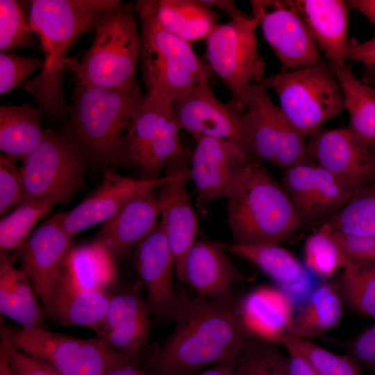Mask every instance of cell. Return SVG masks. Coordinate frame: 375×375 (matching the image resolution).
<instances>
[{
  "label": "cell",
  "mask_w": 375,
  "mask_h": 375,
  "mask_svg": "<svg viewBox=\"0 0 375 375\" xmlns=\"http://www.w3.org/2000/svg\"><path fill=\"white\" fill-rule=\"evenodd\" d=\"M176 326L150 360L158 375H189L236 361L251 334L238 308L201 296L186 297Z\"/></svg>",
  "instance_id": "cell-1"
},
{
  "label": "cell",
  "mask_w": 375,
  "mask_h": 375,
  "mask_svg": "<svg viewBox=\"0 0 375 375\" xmlns=\"http://www.w3.org/2000/svg\"><path fill=\"white\" fill-rule=\"evenodd\" d=\"M28 21L40 39L44 65L40 74L26 81L23 89L33 98L43 117L56 120L70 111L65 93L67 54L96 18L113 8L119 0H33Z\"/></svg>",
  "instance_id": "cell-2"
},
{
  "label": "cell",
  "mask_w": 375,
  "mask_h": 375,
  "mask_svg": "<svg viewBox=\"0 0 375 375\" xmlns=\"http://www.w3.org/2000/svg\"><path fill=\"white\" fill-rule=\"evenodd\" d=\"M144 101L138 82L116 89L76 81L65 131L86 159L119 165Z\"/></svg>",
  "instance_id": "cell-3"
},
{
  "label": "cell",
  "mask_w": 375,
  "mask_h": 375,
  "mask_svg": "<svg viewBox=\"0 0 375 375\" xmlns=\"http://www.w3.org/2000/svg\"><path fill=\"white\" fill-rule=\"evenodd\" d=\"M227 199V223L233 244H278L301 226L281 183L258 160Z\"/></svg>",
  "instance_id": "cell-4"
},
{
  "label": "cell",
  "mask_w": 375,
  "mask_h": 375,
  "mask_svg": "<svg viewBox=\"0 0 375 375\" xmlns=\"http://www.w3.org/2000/svg\"><path fill=\"white\" fill-rule=\"evenodd\" d=\"M133 3L122 2L96 18L90 28L93 42L76 68V81L116 89L137 83L140 31Z\"/></svg>",
  "instance_id": "cell-5"
},
{
  "label": "cell",
  "mask_w": 375,
  "mask_h": 375,
  "mask_svg": "<svg viewBox=\"0 0 375 375\" xmlns=\"http://www.w3.org/2000/svg\"><path fill=\"white\" fill-rule=\"evenodd\" d=\"M135 8L140 20V60L147 94L158 91L174 101L208 82L190 44L161 26L153 0L137 1Z\"/></svg>",
  "instance_id": "cell-6"
},
{
  "label": "cell",
  "mask_w": 375,
  "mask_h": 375,
  "mask_svg": "<svg viewBox=\"0 0 375 375\" xmlns=\"http://www.w3.org/2000/svg\"><path fill=\"white\" fill-rule=\"evenodd\" d=\"M1 340L18 350L44 360L61 375H105L127 365L137 355L108 346L99 338L83 339L46 328H16L1 319Z\"/></svg>",
  "instance_id": "cell-7"
},
{
  "label": "cell",
  "mask_w": 375,
  "mask_h": 375,
  "mask_svg": "<svg viewBox=\"0 0 375 375\" xmlns=\"http://www.w3.org/2000/svg\"><path fill=\"white\" fill-rule=\"evenodd\" d=\"M278 95L281 108L297 130L310 137L344 109L343 96L330 65L281 72L263 81Z\"/></svg>",
  "instance_id": "cell-8"
},
{
  "label": "cell",
  "mask_w": 375,
  "mask_h": 375,
  "mask_svg": "<svg viewBox=\"0 0 375 375\" xmlns=\"http://www.w3.org/2000/svg\"><path fill=\"white\" fill-rule=\"evenodd\" d=\"M86 160L65 130L47 129L20 167L23 192L19 206L52 196L71 197L83 187Z\"/></svg>",
  "instance_id": "cell-9"
},
{
  "label": "cell",
  "mask_w": 375,
  "mask_h": 375,
  "mask_svg": "<svg viewBox=\"0 0 375 375\" xmlns=\"http://www.w3.org/2000/svg\"><path fill=\"white\" fill-rule=\"evenodd\" d=\"M264 81L250 85L240 102L249 119V147L251 156L285 169L312 162L301 135L276 106Z\"/></svg>",
  "instance_id": "cell-10"
},
{
  "label": "cell",
  "mask_w": 375,
  "mask_h": 375,
  "mask_svg": "<svg viewBox=\"0 0 375 375\" xmlns=\"http://www.w3.org/2000/svg\"><path fill=\"white\" fill-rule=\"evenodd\" d=\"M173 101L158 91L147 93L127 138L120 165L139 168L142 178L162 177V170L185 151Z\"/></svg>",
  "instance_id": "cell-11"
},
{
  "label": "cell",
  "mask_w": 375,
  "mask_h": 375,
  "mask_svg": "<svg viewBox=\"0 0 375 375\" xmlns=\"http://www.w3.org/2000/svg\"><path fill=\"white\" fill-rule=\"evenodd\" d=\"M258 19L245 15L217 24L206 38L210 68L240 102L247 88L264 81L265 62L258 49Z\"/></svg>",
  "instance_id": "cell-12"
},
{
  "label": "cell",
  "mask_w": 375,
  "mask_h": 375,
  "mask_svg": "<svg viewBox=\"0 0 375 375\" xmlns=\"http://www.w3.org/2000/svg\"><path fill=\"white\" fill-rule=\"evenodd\" d=\"M173 110L181 129L189 132L195 141L203 137L222 139L252 157L246 108L233 99L228 103L220 101L208 82L194 86L173 101Z\"/></svg>",
  "instance_id": "cell-13"
},
{
  "label": "cell",
  "mask_w": 375,
  "mask_h": 375,
  "mask_svg": "<svg viewBox=\"0 0 375 375\" xmlns=\"http://www.w3.org/2000/svg\"><path fill=\"white\" fill-rule=\"evenodd\" d=\"M252 15L284 70L328 66L294 0H251Z\"/></svg>",
  "instance_id": "cell-14"
},
{
  "label": "cell",
  "mask_w": 375,
  "mask_h": 375,
  "mask_svg": "<svg viewBox=\"0 0 375 375\" xmlns=\"http://www.w3.org/2000/svg\"><path fill=\"white\" fill-rule=\"evenodd\" d=\"M190 158V179L197 193L199 203L206 206L228 199L247 178L255 158L233 143L222 139H199Z\"/></svg>",
  "instance_id": "cell-15"
},
{
  "label": "cell",
  "mask_w": 375,
  "mask_h": 375,
  "mask_svg": "<svg viewBox=\"0 0 375 375\" xmlns=\"http://www.w3.org/2000/svg\"><path fill=\"white\" fill-rule=\"evenodd\" d=\"M66 212H58L40 225L17 249L22 270L45 310L62 273L74 236L64 226Z\"/></svg>",
  "instance_id": "cell-16"
},
{
  "label": "cell",
  "mask_w": 375,
  "mask_h": 375,
  "mask_svg": "<svg viewBox=\"0 0 375 375\" xmlns=\"http://www.w3.org/2000/svg\"><path fill=\"white\" fill-rule=\"evenodd\" d=\"M281 185L301 226L321 223L340 210L356 192L313 161L285 169Z\"/></svg>",
  "instance_id": "cell-17"
},
{
  "label": "cell",
  "mask_w": 375,
  "mask_h": 375,
  "mask_svg": "<svg viewBox=\"0 0 375 375\" xmlns=\"http://www.w3.org/2000/svg\"><path fill=\"white\" fill-rule=\"evenodd\" d=\"M310 158L354 191L375 182V152L349 127L319 130L307 142Z\"/></svg>",
  "instance_id": "cell-18"
},
{
  "label": "cell",
  "mask_w": 375,
  "mask_h": 375,
  "mask_svg": "<svg viewBox=\"0 0 375 375\" xmlns=\"http://www.w3.org/2000/svg\"><path fill=\"white\" fill-rule=\"evenodd\" d=\"M134 261L151 313L175 321L187 297L177 292L174 285V257L160 219L136 246Z\"/></svg>",
  "instance_id": "cell-19"
},
{
  "label": "cell",
  "mask_w": 375,
  "mask_h": 375,
  "mask_svg": "<svg viewBox=\"0 0 375 375\" xmlns=\"http://www.w3.org/2000/svg\"><path fill=\"white\" fill-rule=\"evenodd\" d=\"M176 172L168 171L166 176L146 179L106 171L99 185L78 205L66 212L64 218L65 229L74 237L85 229L106 222L137 197L153 191L173 178Z\"/></svg>",
  "instance_id": "cell-20"
},
{
  "label": "cell",
  "mask_w": 375,
  "mask_h": 375,
  "mask_svg": "<svg viewBox=\"0 0 375 375\" xmlns=\"http://www.w3.org/2000/svg\"><path fill=\"white\" fill-rule=\"evenodd\" d=\"M188 158L185 152L179 168L173 178L160 186L158 199L160 218L175 260L178 279L183 283L186 256L196 241L198 219L187 190L190 167L183 165Z\"/></svg>",
  "instance_id": "cell-21"
},
{
  "label": "cell",
  "mask_w": 375,
  "mask_h": 375,
  "mask_svg": "<svg viewBox=\"0 0 375 375\" xmlns=\"http://www.w3.org/2000/svg\"><path fill=\"white\" fill-rule=\"evenodd\" d=\"M150 313L147 301L138 292L113 294L105 317L92 330L112 349L137 355L149 339Z\"/></svg>",
  "instance_id": "cell-22"
},
{
  "label": "cell",
  "mask_w": 375,
  "mask_h": 375,
  "mask_svg": "<svg viewBox=\"0 0 375 375\" xmlns=\"http://www.w3.org/2000/svg\"><path fill=\"white\" fill-rule=\"evenodd\" d=\"M223 249L221 245L196 240L185 258L183 283L199 296L231 303L234 285L242 275Z\"/></svg>",
  "instance_id": "cell-23"
},
{
  "label": "cell",
  "mask_w": 375,
  "mask_h": 375,
  "mask_svg": "<svg viewBox=\"0 0 375 375\" xmlns=\"http://www.w3.org/2000/svg\"><path fill=\"white\" fill-rule=\"evenodd\" d=\"M319 49L324 51L331 67H345L349 44L347 1L294 0Z\"/></svg>",
  "instance_id": "cell-24"
},
{
  "label": "cell",
  "mask_w": 375,
  "mask_h": 375,
  "mask_svg": "<svg viewBox=\"0 0 375 375\" xmlns=\"http://www.w3.org/2000/svg\"><path fill=\"white\" fill-rule=\"evenodd\" d=\"M112 295L108 291L83 288L62 271L45 312L58 324L92 329L105 317Z\"/></svg>",
  "instance_id": "cell-25"
},
{
  "label": "cell",
  "mask_w": 375,
  "mask_h": 375,
  "mask_svg": "<svg viewBox=\"0 0 375 375\" xmlns=\"http://www.w3.org/2000/svg\"><path fill=\"white\" fill-rule=\"evenodd\" d=\"M160 215L158 197L153 191L142 194L127 203L106 222L94 241L114 255L124 253L143 240L155 227Z\"/></svg>",
  "instance_id": "cell-26"
},
{
  "label": "cell",
  "mask_w": 375,
  "mask_h": 375,
  "mask_svg": "<svg viewBox=\"0 0 375 375\" xmlns=\"http://www.w3.org/2000/svg\"><path fill=\"white\" fill-rule=\"evenodd\" d=\"M238 310L251 335L276 344L287 334L293 319L290 296L272 286L259 288L249 293Z\"/></svg>",
  "instance_id": "cell-27"
},
{
  "label": "cell",
  "mask_w": 375,
  "mask_h": 375,
  "mask_svg": "<svg viewBox=\"0 0 375 375\" xmlns=\"http://www.w3.org/2000/svg\"><path fill=\"white\" fill-rule=\"evenodd\" d=\"M22 269L15 268L6 251H0V312L24 328H45L47 313Z\"/></svg>",
  "instance_id": "cell-28"
},
{
  "label": "cell",
  "mask_w": 375,
  "mask_h": 375,
  "mask_svg": "<svg viewBox=\"0 0 375 375\" xmlns=\"http://www.w3.org/2000/svg\"><path fill=\"white\" fill-rule=\"evenodd\" d=\"M43 115L28 103L0 107V149L1 153L24 161L42 142L45 131Z\"/></svg>",
  "instance_id": "cell-29"
},
{
  "label": "cell",
  "mask_w": 375,
  "mask_h": 375,
  "mask_svg": "<svg viewBox=\"0 0 375 375\" xmlns=\"http://www.w3.org/2000/svg\"><path fill=\"white\" fill-rule=\"evenodd\" d=\"M158 20L171 34L191 43L218 24V13L202 0H153Z\"/></svg>",
  "instance_id": "cell-30"
},
{
  "label": "cell",
  "mask_w": 375,
  "mask_h": 375,
  "mask_svg": "<svg viewBox=\"0 0 375 375\" xmlns=\"http://www.w3.org/2000/svg\"><path fill=\"white\" fill-rule=\"evenodd\" d=\"M62 271L79 286L92 290L109 292L117 278L114 254L94 240L74 245Z\"/></svg>",
  "instance_id": "cell-31"
},
{
  "label": "cell",
  "mask_w": 375,
  "mask_h": 375,
  "mask_svg": "<svg viewBox=\"0 0 375 375\" xmlns=\"http://www.w3.org/2000/svg\"><path fill=\"white\" fill-rule=\"evenodd\" d=\"M330 68L349 115L348 127L375 152V88L359 79L346 66Z\"/></svg>",
  "instance_id": "cell-32"
},
{
  "label": "cell",
  "mask_w": 375,
  "mask_h": 375,
  "mask_svg": "<svg viewBox=\"0 0 375 375\" xmlns=\"http://www.w3.org/2000/svg\"><path fill=\"white\" fill-rule=\"evenodd\" d=\"M341 299L338 284L323 283L312 293L303 309L293 317L287 334L309 340L333 328L342 315Z\"/></svg>",
  "instance_id": "cell-33"
},
{
  "label": "cell",
  "mask_w": 375,
  "mask_h": 375,
  "mask_svg": "<svg viewBox=\"0 0 375 375\" xmlns=\"http://www.w3.org/2000/svg\"><path fill=\"white\" fill-rule=\"evenodd\" d=\"M224 249L253 263L283 288L296 287L306 278L301 262L276 244L222 246Z\"/></svg>",
  "instance_id": "cell-34"
},
{
  "label": "cell",
  "mask_w": 375,
  "mask_h": 375,
  "mask_svg": "<svg viewBox=\"0 0 375 375\" xmlns=\"http://www.w3.org/2000/svg\"><path fill=\"white\" fill-rule=\"evenodd\" d=\"M321 224L353 236L375 235V182L357 190L340 210Z\"/></svg>",
  "instance_id": "cell-35"
},
{
  "label": "cell",
  "mask_w": 375,
  "mask_h": 375,
  "mask_svg": "<svg viewBox=\"0 0 375 375\" xmlns=\"http://www.w3.org/2000/svg\"><path fill=\"white\" fill-rule=\"evenodd\" d=\"M338 285L352 310L375 319V262L348 261Z\"/></svg>",
  "instance_id": "cell-36"
},
{
  "label": "cell",
  "mask_w": 375,
  "mask_h": 375,
  "mask_svg": "<svg viewBox=\"0 0 375 375\" xmlns=\"http://www.w3.org/2000/svg\"><path fill=\"white\" fill-rule=\"evenodd\" d=\"M66 199L52 196L34 200L17 207L0 222V251L16 250L29 236L36 222L55 205Z\"/></svg>",
  "instance_id": "cell-37"
},
{
  "label": "cell",
  "mask_w": 375,
  "mask_h": 375,
  "mask_svg": "<svg viewBox=\"0 0 375 375\" xmlns=\"http://www.w3.org/2000/svg\"><path fill=\"white\" fill-rule=\"evenodd\" d=\"M278 345L251 335L236 360L233 375H289L288 357Z\"/></svg>",
  "instance_id": "cell-38"
},
{
  "label": "cell",
  "mask_w": 375,
  "mask_h": 375,
  "mask_svg": "<svg viewBox=\"0 0 375 375\" xmlns=\"http://www.w3.org/2000/svg\"><path fill=\"white\" fill-rule=\"evenodd\" d=\"M320 226L306 241L305 263L315 274L328 278L345 267L348 258L332 230L326 225Z\"/></svg>",
  "instance_id": "cell-39"
},
{
  "label": "cell",
  "mask_w": 375,
  "mask_h": 375,
  "mask_svg": "<svg viewBox=\"0 0 375 375\" xmlns=\"http://www.w3.org/2000/svg\"><path fill=\"white\" fill-rule=\"evenodd\" d=\"M278 344L296 349L319 375H362L359 366L349 356L335 354L308 340L285 334Z\"/></svg>",
  "instance_id": "cell-40"
},
{
  "label": "cell",
  "mask_w": 375,
  "mask_h": 375,
  "mask_svg": "<svg viewBox=\"0 0 375 375\" xmlns=\"http://www.w3.org/2000/svg\"><path fill=\"white\" fill-rule=\"evenodd\" d=\"M34 34L19 3L15 0H1V51L35 47L37 44Z\"/></svg>",
  "instance_id": "cell-41"
},
{
  "label": "cell",
  "mask_w": 375,
  "mask_h": 375,
  "mask_svg": "<svg viewBox=\"0 0 375 375\" xmlns=\"http://www.w3.org/2000/svg\"><path fill=\"white\" fill-rule=\"evenodd\" d=\"M43 65L44 60L40 58L1 51L0 94H6L20 87L33 72L42 68Z\"/></svg>",
  "instance_id": "cell-42"
},
{
  "label": "cell",
  "mask_w": 375,
  "mask_h": 375,
  "mask_svg": "<svg viewBox=\"0 0 375 375\" xmlns=\"http://www.w3.org/2000/svg\"><path fill=\"white\" fill-rule=\"evenodd\" d=\"M17 160L5 154L0 155V215L1 219L9 211L19 206L23 186L20 167Z\"/></svg>",
  "instance_id": "cell-43"
},
{
  "label": "cell",
  "mask_w": 375,
  "mask_h": 375,
  "mask_svg": "<svg viewBox=\"0 0 375 375\" xmlns=\"http://www.w3.org/2000/svg\"><path fill=\"white\" fill-rule=\"evenodd\" d=\"M12 375H61L44 360L24 353L1 340Z\"/></svg>",
  "instance_id": "cell-44"
},
{
  "label": "cell",
  "mask_w": 375,
  "mask_h": 375,
  "mask_svg": "<svg viewBox=\"0 0 375 375\" xmlns=\"http://www.w3.org/2000/svg\"><path fill=\"white\" fill-rule=\"evenodd\" d=\"M332 231L342 246L348 261L375 262V235L358 237Z\"/></svg>",
  "instance_id": "cell-45"
},
{
  "label": "cell",
  "mask_w": 375,
  "mask_h": 375,
  "mask_svg": "<svg viewBox=\"0 0 375 375\" xmlns=\"http://www.w3.org/2000/svg\"><path fill=\"white\" fill-rule=\"evenodd\" d=\"M348 352L360 368L375 369V324L351 341Z\"/></svg>",
  "instance_id": "cell-46"
},
{
  "label": "cell",
  "mask_w": 375,
  "mask_h": 375,
  "mask_svg": "<svg viewBox=\"0 0 375 375\" xmlns=\"http://www.w3.org/2000/svg\"><path fill=\"white\" fill-rule=\"evenodd\" d=\"M347 59L364 64L367 67L375 66V37L364 42L357 39L349 40Z\"/></svg>",
  "instance_id": "cell-47"
},
{
  "label": "cell",
  "mask_w": 375,
  "mask_h": 375,
  "mask_svg": "<svg viewBox=\"0 0 375 375\" xmlns=\"http://www.w3.org/2000/svg\"><path fill=\"white\" fill-rule=\"evenodd\" d=\"M289 354V375H319L305 357L292 347H284Z\"/></svg>",
  "instance_id": "cell-48"
},
{
  "label": "cell",
  "mask_w": 375,
  "mask_h": 375,
  "mask_svg": "<svg viewBox=\"0 0 375 375\" xmlns=\"http://www.w3.org/2000/svg\"><path fill=\"white\" fill-rule=\"evenodd\" d=\"M208 6L213 8H219L226 14L231 19H235L245 15L246 14L239 10L235 2L231 0H202Z\"/></svg>",
  "instance_id": "cell-49"
},
{
  "label": "cell",
  "mask_w": 375,
  "mask_h": 375,
  "mask_svg": "<svg viewBox=\"0 0 375 375\" xmlns=\"http://www.w3.org/2000/svg\"><path fill=\"white\" fill-rule=\"evenodd\" d=\"M349 8L363 14L375 26V0L347 1Z\"/></svg>",
  "instance_id": "cell-50"
},
{
  "label": "cell",
  "mask_w": 375,
  "mask_h": 375,
  "mask_svg": "<svg viewBox=\"0 0 375 375\" xmlns=\"http://www.w3.org/2000/svg\"><path fill=\"white\" fill-rule=\"evenodd\" d=\"M235 362L223 363L189 375H233Z\"/></svg>",
  "instance_id": "cell-51"
},
{
  "label": "cell",
  "mask_w": 375,
  "mask_h": 375,
  "mask_svg": "<svg viewBox=\"0 0 375 375\" xmlns=\"http://www.w3.org/2000/svg\"><path fill=\"white\" fill-rule=\"evenodd\" d=\"M105 375H149L136 367L135 365H127L115 368Z\"/></svg>",
  "instance_id": "cell-52"
},
{
  "label": "cell",
  "mask_w": 375,
  "mask_h": 375,
  "mask_svg": "<svg viewBox=\"0 0 375 375\" xmlns=\"http://www.w3.org/2000/svg\"><path fill=\"white\" fill-rule=\"evenodd\" d=\"M0 375H12L4 350L0 347Z\"/></svg>",
  "instance_id": "cell-53"
},
{
  "label": "cell",
  "mask_w": 375,
  "mask_h": 375,
  "mask_svg": "<svg viewBox=\"0 0 375 375\" xmlns=\"http://www.w3.org/2000/svg\"><path fill=\"white\" fill-rule=\"evenodd\" d=\"M369 70L365 74V81H363L367 84H375V66L374 67H367Z\"/></svg>",
  "instance_id": "cell-54"
}]
</instances>
